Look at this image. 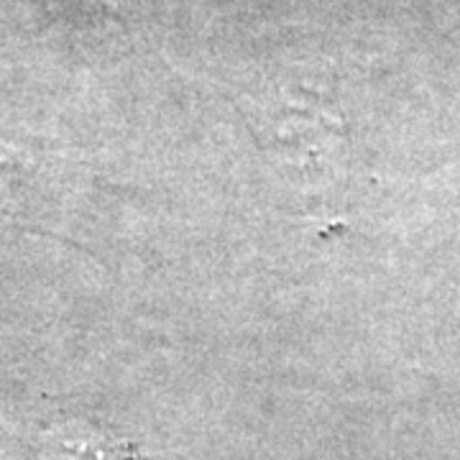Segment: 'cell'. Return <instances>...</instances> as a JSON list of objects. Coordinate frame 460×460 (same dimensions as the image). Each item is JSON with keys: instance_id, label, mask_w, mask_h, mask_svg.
Returning <instances> with one entry per match:
<instances>
[{"instance_id": "6da1fadb", "label": "cell", "mask_w": 460, "mask_h": 460, "mask_svg": "<svg viewBox=\"0 0 460 460\" xmlns=\"http://www.w3.org/2000/svg\"><path fill=\"white\" fill-rule=\"evenodd\" d=\"M54 460H141L133 445L87 428H62L51 435Z\"/></svg>"}]
</instances>
